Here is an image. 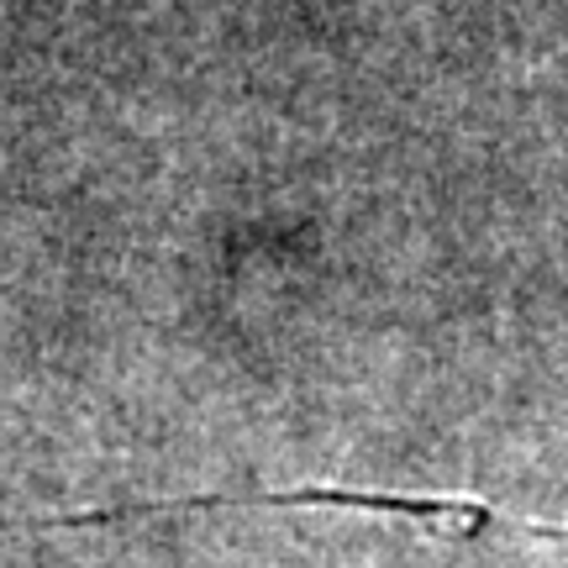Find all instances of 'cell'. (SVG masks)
Segmentation results:
<instances>
[{"label":"cell","mask_w":568,"mask_h":568,"mask_svg":"<svg viewBox=\"0 0 568 568\" xmlns=\"http://www.w3.org/2000/svg\"><path fill=\"white\" fill-rule=\"evenodd\" d=\"M232 510V506H347V510H389V516H416V521H437L453 527L458 537H479V531H510V537H537V542H558L568 548V527L548 521H521L506 516L489 500H464V495H374V489H332V485H305V489H243V495H184V500H153V506H111V510H74V516H0V527H111V521H138V516H169V510Z\"/></svg>","instance_id":"1"}]
</instances>
